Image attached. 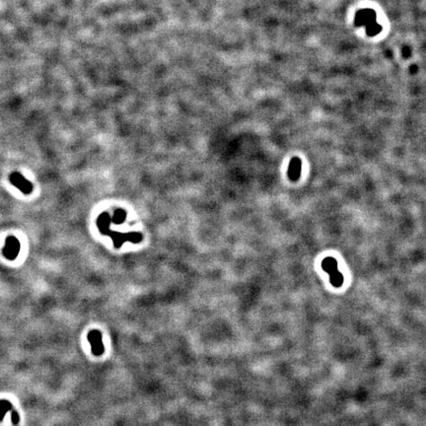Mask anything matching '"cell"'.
<instances>
[{
  "label": "cell",
  "instance_id": "obj_4",
  "mask_svg": "<svg viewBox=\"0 0 426 426\" xmlns=\"http://www.w3.org/2000/svg\"><path fill=\"white\" fill-rule=\"evenodd\" d=\"M9 180L14 186L20 190L21 192L25 195H30L33 192L34 186L32 183L29 182L19 172L12 173L9 177Z\"/></svg>",
  "mask_w": 426,
  "mask_h": 426
},
{
  "label": "cell",
  "instance_id": "obj_9",
  "mask_svg": "<svg viewBox=\"0 0 426 426\" xmlns=\"http://www.w3.org/2000/svg\"><path fill=\"white\" fill-rule=\"evenodd\" d=\"M125 218H126V212L123 211L122 209H118L116 211L114 217H113V219H114V221H116V223L123 222L125 220Z\"/></svg>",
  "mask_w": 426,
  "mask_h": 426
},
{
  "label": "cell",
  "instance_id": "obj_6",
  "mask_svg": "<svg viewBox=\"0 0 426 426\" xmlns=\"http://www.w3.org/2000/svg\"><path fill=\"white\" fill-rule=\"evenodd\" d=\"M301 171H302V161L299 157H293L290 162H289V166H288V178L293 181L296 182L300 176H301Z\"/></svg>",
  "mask_w": 426,
  "mask_h": 426
},
{
  "label": "cell",
  "instance_id": "obj_1",
  "mask_svg": "<svg viewBox=\"0 0 426 426\" xmlns=\"http://www.w3.org/2000/svg\"><path fill=\"white\" fill-rule=\"evenodd\" d=\"M322 267L329 275V281L335 287H341L344 283V275L338 269V262L335 258L326 257L322 263Z\"/></svg>",
  "mask_w": 426,
  "mask_h": 426
},
{
  "label": "cell",
  "instance_id": "obj_5",
  "mask_svg": "<svg viewBox=\"0 0 426 426\" xmlns=\"http://www.w3.org/2000/svg\"><path fill=\"white\" fill-rule=\"evenodd\" d=\"M377 15L376 12L372 9H362L359 10L355 16V24L356 26H368L369 24L376 21Z\"/></svg>",
  "mask_w": 426,
  "mask_h": 426
},
{
  "label": "cell",
  "instance_id": "obj_11",
  "mask_svg": "<svg viewBox=\"0 0 426 426\" xmlns=\"http://www.w3.org/2000/svg\"><path fill=\"white\" fill-rule=\"evenodd\" d=\"M410 55H411V51H410V49H409L408 46H406V48H404V49H403V56H404L405 58H408V57H410Z\"/></svg>",
  "mask_w": 426,
  "mask_h": 426
},
{
  "label": "cell",
  "instance_id": "obj_3",
  "mask_svg": "<svg viewBox=\"0 0 426 426\" xmlns=\"http://www.w3.org/2000/svg\"><path fill=\"white\" fill-rule=\"evenodd\" d=\"M87 340L89 342V344L91 345V350L92 353L95 356H100L104 351H105V345L103 343V338H102V334L100 330L98 329H92L88 336H87Z\"/></svg>",
  "mask_w": 426,
  "mask_h": 426
},
{
  "label": "cell",
  "instance_id": "obj_7",
  "mask_svg": "<svg viewBox=\"0 0 426 426\" xmlns=\"http://www.w3.org/2000/svg\"><path fill=\"white\" fill-rule=\"evenodd\" d=\"M381 31H382V26L379 23H377V21H375V22L369 24L368 26H366V33L370 37H374V36L380 34Z\"/></svg>",
  "mask_w": 426,
  "mask_h": 426
},
{
  "label": "cell",
  "instance_id": "obj_8",
  "mask_svg": "<svg viewBox=\"0 0 426 426\" xmlns=\"http://www.w3.org/2000/svg\"><path fill=\"white\" fill-rule=\"evenodd\" d=\"M13 409H14L13 406H12V404L9 401H7V400H1L0 401V421L3 420L5 414L8 411H12Z\"/></svg>",
  "mask_w": 426,
  "mask_h": 426
},
{
  "label": "cell",
  "instance_id": "obj_2",
  "mask_svg": "<svg viewBox=\"0 0 426 426\" xmlns=\"http://www.w3.org/2000/svg\"><path fill=\"white\" fill-rule=\"evenodd\" d=\"M20 249L21 245L19 240L14 236H9L7 237L5 241V246L2 250V253H3V256L7 260L13 261L18 257L20 253Z\"/></svg>",
  "mask_w": 426,
  "mask_h": 426
},
{
  "label": "cell",
  "instance_id": "obj_10",
  "mask_svg": "<svg viewBox=\"0 0 426 426\" xmlns=\"http://www.w3.org/2000/svg\"><path fill=\"white\" fill-rule=\"evenodd\" d=\"M11 418H12V422H13L14 425H17L19 423V421H20L19 414H18V412L15 409H13L11 411Z\"/></svg>",
  "mask_w": 426,
  "mask_h": 426
}]
</instances>
